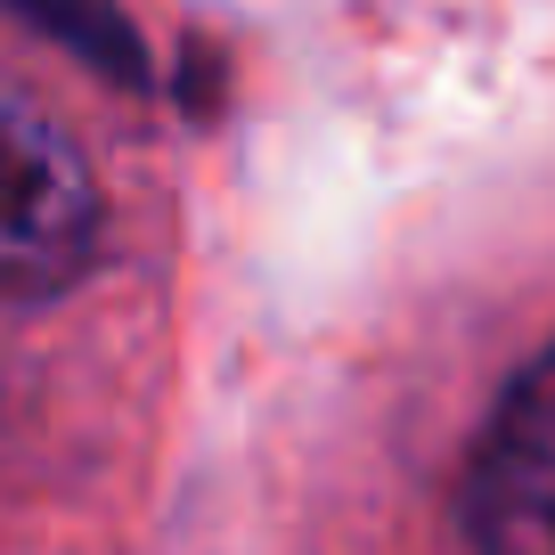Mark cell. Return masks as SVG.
<instances>
[{
  "mask_svg": "<svg viewBox=\"0 0 555 555\" xmlns=\"http://www.w3.org/2000/svg\"><path fill=\"white\" fill-rule=\"evenodd\" d=\"M99 245V180L74 131L0 74V295H50Z\"/></svg>",
  "mask_w": 555,
  "mask_h": 555,
  "instance_id": "obj_1",
  "label": "cell"
},
{
  "mask_svg": "<svg viewBox=\"0 0 555 555\" xmlns=\"http://www.w3.org/2000/svg\"><path fill=\"white\" fill-rule=\"evenodd\" d=\"M466 515L482 555H555V344L522 367V384L490 416Z\"/></svg>",
  "mask_w": 555,
  "mask_h": 555,
  "instance_id": "obj_2",
  "label": "cell"
}]
</instances>
